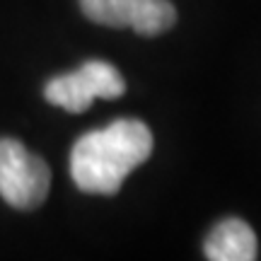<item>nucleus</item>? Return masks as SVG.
Wrapping results in <instances>:
<instances>
[{
    "instance_id": "f257e3e1",
    "label": "nucleus",
    "mask_w": 261,
    "mask_h": 261,
    "mask_svg": "<svg viewBox=\"0 0 261 261\" xmlns=\"http://www.w3.org/2000/svg\"><path fill=\"white\" fill-rule=\"evenodd\" d=\"M152 152V130L138 119H116L90 130L70 150V177L85 194H119L130 172Z\"/></svg>"
},
{
    "instance_id": "f03ea898",
    "label": "nucleus",
    "mask_w": 261,
    "mask_h": 261,
    "mask_svg": "<svg viewBox=\"0 0 261 261\" xmlns=\"http://www.w3.org/2000/svg\"><path fill=\"white\" fill-rule=\"evenodd\" d=\"M51 169L19 140L0 138V196L17 211H34L46 201Z\"/></svg>"
},
{
    "instance_id": "7ed1b4c3",
    "label": "nucleus",
    "mask_w": 261,
    "mask_h": 261,
    "mask_svg": "<svg viewBox=\"0 0 261 261\" xmlns=\"http://www.w3.org/2000/svg\"><path fill=\"white\" fill-rule=\"evenodd\" d=\"M126 92V80L112 63L87 61L75 73L51 77L44 87L48 104L63 107L65 112L83 114L90 109L94 97L116 99Z\"/></svg>"
},
{
    "instance_id": "20e7f679",
    "label": "nucleus",
    "mask_w": 261,
    "mask_h": 261,
    "mask_svg": "<svg viewBox=\"0 0 261 261\" xmlns=\"http://www.w3.org/2000/svg\"><path fill=\"white\" fill-rule=\"evenodd\" d=\"M80 8L97 24L130 27L143 37H158L177 22V10L169 0H80Z\"/></svg>"
},
{
    "instance_id": "39448f33",
    "label": "nucleus",
    "mask_w": 261,
    "mask_h": 261,
    "mask_svg": "<svg viewBox=\"0 0 261 261\" xmlns=\"http://www.w3.org/2000/svg\"><path fill=\"white\" fill-rule=\"evenodd\" d=\"M203 254L211 261H254L256 234L240 218H225L208 232Z\"/></svg>"
}]
</instances>
